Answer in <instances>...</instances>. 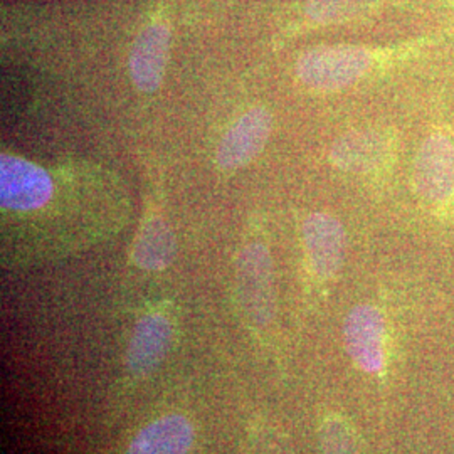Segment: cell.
I'll list each match as a JSON object with an SVG mask.
<instances>
[{"instance_id":"6da1fadb","label":"cell","mask_w":454,"mask_h":454,"mask_svg":"<svg viewBox=\"0 0 454 454\" xmlns=\"http://www.w3.org/2000/svg\"><path fill=\"white\" fill-rule=\"evenodd\" d=\"M438 39L422 35L386 49L365 48L354 44L317 46L305 51L296 61V76L313 91L333 93L354 86L379 65H390L401 59H414Z\"/></svg>"},{"instance_id":"7a4b0ae2","label":"cell","mask_w":454,"mask_h":454,"mask_svg":"<svg viewBox=\"0 0 454 454\" xmlns=\"http://www.w3.org/2000/svg\"><path fill=\"white\" fill-rule=\"evenodd\" d=\"M414 187L426 209L436 215L454 212V131H431L414 160Z\"/></svg>"},{"instance_id":"3957f363","label":"cell","mask_w":454,"mask_h":454,"mask_svg":"<svg viewBox=\"0 0 454 454\" xmlns=\"http://www.w3.org/2000/svg\"><path fill=\"white\" fill-rule=\"evenodd\" d=\"M238 293L249 322L268 326L275 317L273 262L268 249L260 243L246 246L238 260Z\"/></svg>"},{"instance_id":"277c9868","label":"cell","mask_w":454,"mask_h":454,"mask_svg":"<svg viewBox=\"0 0 454 454\" xmlns=\"http://www.w3.org/2000/svg\"><path fill=\"white\" fill-rule=\"evenodd\" d=\"M52 189V180L39 165L7 153L0 157V204L4 209H39L51 199Z\"/></svg>"},{"instance_id":"5b68a950","label":"cell","mask_w":454,"mask_h":454,"mask_svg":"<svg viewBox=\"0 0 454 454\" xmlns=\"http://www.w3.org/2000/svg\"><path fill=\"white\" fill-rule=\"evenodd\" d=\"M343 340L360 371L382 372L386 365V320L380 309L373 305H357L345 318Z\"/></svg>"},{"instance_id":"8992f818","label":"cell","mask_w":454,"mask_h":454,"mask_svg":"<svg viewBox=\"0 0 454 454\" xmlns=\"http://www.w3.org/2000/svg\"><path fill=\"white\" fill-rule=\"evenodd\" d=\"M309 268L320 279H332L345 261L347 236L340 221L326 212L307 215L301 226Z\"/></svg>"},{"instance_id":"52a82bcc","label":"cell","mask_w":454,"mask_h":454,"mask_svg":"<svg viewBox=\"0 0 454 454\" xmlns=\"http://www.w3.org/2000/svg\"><path fill=\"white\" fill-rule=\"evenodd\" d=\"M271 129L273 116L266 108L258 106L244 114L217 146V165L224 170H236L253 162L266 145Z\"/></svg>"},{"instance_id":"ba28073f","label":"cell","mask_w":454,"mask_h":454,"mask_svg":"<svg viewBox=\"0 0 454 454\" xmlns=\"http://www.w3.org/2000/svg\"><path fill=\"white\" fill-rule=\"evenodd\" d=\"M170 54V29L163 22L148 24L137 35L129 58L130 78L142 93H155L162 84Z\"/></svg>"},{"instance_id":"9c48e42d","label":"cell","mask_w":454,"mask_h":454,"mask_svg":"<svg viewBox=\"0 0 454 454\" xmlns=\"http://www.w3.org/2000/svg\"><path fill=\"white\" fill-rule=\"evenodd\" d=\"M172 341V325L160 315L150 313L138 320L131 335L127 365L135 375L153 372L168 352Z\"/></svg>"},{"instance_id":"30bf717a","label":"cell","mask_w":454,"mask_h":454,"mask_svg":"<svg viewBox=\"0 0 454 454\" xmlns=\"http://www.w3.org/2000/svg\"><path fill=\"white\" fill-rule=\"evenodd\" d=\"M390 153L387 137L380 131H352L335 142L330 159L335 167L347 172H371L384 165Z\"/></svg>"},{"instance_id":"8fae6325","label":"cell","mask_w":454,"mask_h":454,"mask_svg":"<svg viewBox=\"0 0 454 454\" xmlns=\"http://www.w3.org/2000/svg\"><path fill=\"white\" fill-rule=\"evenodd\" d=\"M194 444V427L185 416L170 414L150 422L131 441L127 454H187Z\"/></svg>"},{"instance_id":"7c38bea8","label":"cell","mask_w":454,"mask_h":454,"mask_svg":"<svg viewBox=\"0 0 454 454\" xmlns=\"http://www.w3.org/2000/svg\"><path fill=\"white\" fill-rule=\"evenodd\" d=\"M174 256L176 238L170 226L160 217L146 219L133 244L135 262L148 271H159L167 268Z\"/></svg>"},{"instance_id":"4fadbf2b","label":"cell","mask_w":454,"mask_h":454,"mask_svg":"<svg viewBox=\"0 0 454 454\" xmlns=\"http://www.w3.org/2000/svg\"><path fill=\"white\" fill-rule=\"evenodd\" d=\"M386 0H309L307 17L315 24L341 22L384 5Z\"/></svg>"},{"instance_id":"5bb4252c","label":"cell","mask_w":454,"mask_h":454,"mask_svg":"<svg viewBox=\"0 0 454 454\" xmlns=\"http://www.w3.org/2000/svg\"><path fill=\"white\" fill-rule=\"evenodd\" d=\"M322 454H358L357 442L348 426L339 418H328L320 427Z\"/></svg>"}]
</instances>
